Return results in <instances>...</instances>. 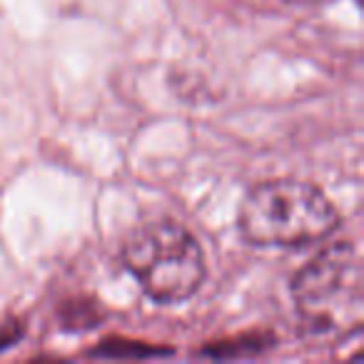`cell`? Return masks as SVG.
<instances>
[{
    "label": "cell",
    "mask_w": 364,
    "mask_h": 364,
    "mask_svg": "<svg viewBox=\"0 0 364 364\" xmlns=\"http://www.w3.org/2000/svg\"><path fill=\"white\" fill-rule=\"evenodd\" d=\"M304 332L322 342L359 334L364 324V264L354 242H334L309 259L292 282Z\"/></svg>",
    "instance_id": "cell-1"
},
{
    "label": "cell",
    "mask_w": 364,
    "mask_h": 364,
    "mask_svg": "<svg viewBox=\"0 0 364 364\" xmlns=\"http://www.w3.org/2000/svg\"><path fill=\"white\" fill-rule=\"evenodd\" d=\"M237 228L255 247L294 250L329 237L339 228V213L309 182L269 180L250 190Z\"/></svg>",
    "instance_id": "cell-2"
},
{
    "label": "cell",
    "mask_w": 364,
    "mask_h": 364,
    "mask_svg": "<svg viewBox=\"0 0 364 364\" xmlns=\"http://www.w3.org/2000/svg\"><path fill=\"white\" fill-rule=\"evenodd\" d=\"M122 262L142 292L160 304L190 299L205 279V255L195 235L175 220L157 218L130 230Z\"/></svg>",
    "instance_id": "cell-3"
},
{
    "label": "cell",
    "mask_w": 364,
    "mask_h": 364,
    "mask_svg": "<svg viewBox=\"0 0 364 364\" xmlns=\"http://www.w3.org/2000/svg\"><path fill=\"white\" fill-rule=\"evenodd\" d=\"M287 3H294V6H314V3H322V0H287Z\"/></svg>",
    "instance_id": "cell-4"
}]
</instances>
